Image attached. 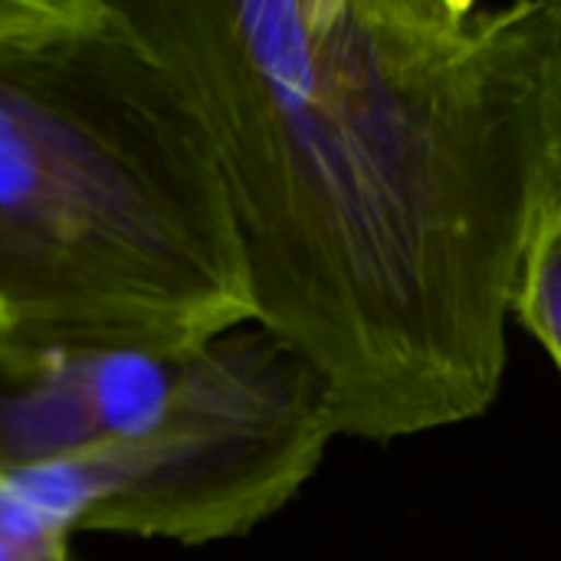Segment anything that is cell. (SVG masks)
<instances>
[{
  "label": "cell",
  "mask_w": 561,
  "mask_h": 561,
  "mask_svg": "<svg viewBox=\"0 0 561 561\" xmlns=\"http://www.w3.org/2000/svg\"><path fill=\"white\" fill-rule=\"evenodd\" d=\"M516 319L536 342H542L561 371V204L529 256L516 299Z\"/></svg>",
  "instance_id": "3"
},
{
  "label": "cell",
  "mask_w": 561,
  "mask_h": 561,
  "mask_svg": "<svg viewBox=\"0 0 561 561\" xmlns=\"http://www.w3.org/2000/svg\"><path fill=\"white\" fill-rule=\"evenodd\" d=\"M10 3H13V0H0V16H3V13L10 10Z\"/></svg>",
  "instance_id": "5"
},
{
  "label": "cell",
  "mask_w": 561,
  "mask_h": 561,
  "mask_svg": "<svg viewBox=\"0 0 561 561\" xmlns=\"http://www.w3.org/2000/svg\"><path fill=\"white\" fill-rule=\"evenodd\" d=\"M0 561H82L76 539L33 513L0 480Z\"/></svg>",
  "instance_id": "4"
},
{
  "label": "cell",
  "mask_w": 561,
  "mask_h": 561,
  "mask_svg": "<svg viewBox=\"0 0 561 561\" xmlns=\"http://www.w3.org/2000/svg\"><path fill=\"white\" fill-rule=\"evenodd\" d=\"M197 105L256 322L339 437L486 414L561 204V0H128Z\"/></svg>",
  "instance_id": "1"
},
{
  "label": "cell",
  "mask_w": 561,
  "mask_h": 561,
  "mask_svg": "<svg viewBox=\"0 0 561 561\" xmlns=\"http://www.w3.org/2000/svg\"><path fill=\"white\" fill-rule=\"evenodd\" d=\"M256 322L207 125L128 0L0 16V335L187 348Z\"/></svg>",
  "instance_id": "2"
}]
</instances>
